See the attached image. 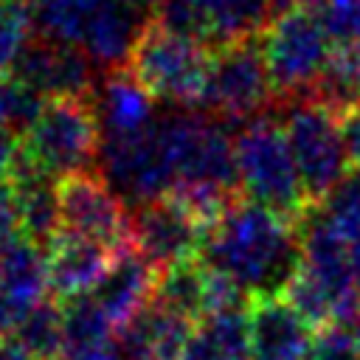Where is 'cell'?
<instances>
[{"mask_svg": "<svg viewBox=\"0 0 360 360\" xmlns=\"http://www.w3.org/2000/svg\"><path fill=\"white\" fill-rule=\"evenodd\" d=\"M101 143L93 98H48L25 132L28 160L53 180L98 172Z\"/></svg>", "mask_w": 360, "mask_h": 360, "instance_id": "cell-5", "label": "cell"}, {"mask_svg": "<svg viewBox=\"0 0 360 360\" xmlns=\"http://www.w3.org/2000/svg\"><path fill=\"white\" fill-rule=\"evenodd\" d=\"M62 231L93 239L112 253L135 248V211L101 172H82L56 183Z\"/></svg>", "mask_w": 360, "mask_h": 360, "instance_id": "cell-9", "label": "cell"}, {"mask_svg": "<svg viewBox=\"0 0 360 360\" xmlns=\"http://www.w3.org/2000/svg\"><path fill=\"white\" fill-rule=\"evenodd\" d=\"M152 298L197 323L202 315H208V270H205V264L200 259H194V262H183V264H174V267L158 273Z\"/></svg>", "mask_w": 360, "mask_h": 360, "instance_id": "cell-22", "label": "cell"}, {"mask_svg": "<svg viewBox=\"0 0 360 360\" xmlns=\"http://www.w3.org/2000/svg\"><path fill=\"white\" fill-rule=\"evenodd\" d=\"M233 149L239 194L298 225L312 202L301 186L281 121L270 115L248 121L236 132Z\"/></svg>", "mask_w": 360, "mask_h": 360, "instance_id": "cell-4", "label": "cell"}, {"mask_svg": "<svg viewBox=\"0 0 360 360\" xmlns=\"http://www.w3.org/2000/svg\"><path fill=\"white\" fill-rule=\"evenodd\" d=\"M42 107H45V98L28 84H22L14 76L0 79V129H11L25 138V132L31 129Z\"/></svg>", "mask_w": 360, "mask_h": 360, "instance_id": "cell-27", "label": "cell"}, {"mask_svg": "<svg viewBox=\"0 0 360 360\" xmlns=\"http://www.w3.org/2000/svg\"><path fill=\"white\" fill-rule=\"evenodd\" d=\"M53 177L39 172L28 155L20 163V169L11 174L8 186L14 194V208H17V225L20 233L34 242L39 250H45L59 233H62V217H59V194H56Z\"/></svg>", "mask_w": 360, "mask_h": 360, "instance_id": "cell-16", "label": "cell"}, {"mask_svg": "<svg viewBox=\"0 0 360 360\" xmlns=\"http://www.w3.org/2000/svg\"><path fill=\"white\" fill-rule=\"evenodd\" d=\"M28 360H62V309L59 301L37 304L6 340Z\"/></svg>", "mask_w": 360, "mask_h": 360, "instance_id": "cell-23", "label": "cell"}, {"mask_svg": "<svg viewBox=\"0 0 360 360\" xmlns=\"http://www.w3.org/2000/svg\"><path fill=\"white\" fill-rule=\"evenodd\" d=\"M205 236L208 228L172 194L135 208V250L158 273L200 259Z\"/></svg>", "mask_w": 360, "mask_h": 360, "instance_id": "cell-11", "label": "cell"}, {"mask_svg": "<svg viewBox=\"0 0 360 360\" xmlns=\"http://www.w3.org/2000/svg\"><path fill=\"white\" fill-rule=\"evenodd\" d=\"M326 0H276V11H292V8H301V11H318Z\"/></svg>", "mask_w": 360, "mask_h": 360, "instance_id": "cell-33", "label": "cell"}, {"mask_svg": "<svg viewBox=\"0 0 360 360\" xmlns=\"http://www.w3.org/2000/svg\"><path fill=\"white\" fill-rule=\"evenodd\" d=\"M14 233H20L17 208H14V194H11V186H8L6 180H0V239L14 236Z\"/></svg>", "mask_w": 360, "mask_h": 360, "instance_id": "cell-32", "label": "cell"}, {"mask_svg": "<svg viewBox=\"0 0 360 360\" xmlns=\"http://www.w3.org/2000/svg\"><path fill=\"white\" fill-rule=\"evenodd\" d=\"M98 172L107 183L138 205L163 200L174 188V163L163 135L160 118L129 138H112L101 143Z\"/></svg>", "mask_w": 360, "mask_h": 360, "instance_id": "cell-10", "label": "cell"}, {"mask_svg": "<svg viewBox=\"0 0 360 360\" xmlns=\"http://www.w3.org/2000/svg\"><path fill=\"white\" fill-rule=\"evenodd\" d=\"M312 96L340 115L360 107V48L335 51Z\"/></svg>", "mask_w": 360, "mask_h": 360, "instance_id": "cell-24", "label": "cell"}, {"mask_svg": "<svg viewBox=\"0 0 360 360\" xmlns=\"http://www.w3.org/2000/svg\"><path fill=\"white\" fill-rule=\"evenodd\" d=\"M0 360H28L20 349H14L11 343H6V340H0Z\"/></svg>", "mask_w": 360, "mask_h": 360, "instance_id": "cell-34", "label": "cell"}, {"mask_svg": "<svg viewBox=\"0 0 360 360\" xmlns=\"http://www.w3.org/2000/svg\"><path fill=\"white\" fill-rule=\"evenodd\" d=\"M177 360H253L248 307H231L202 315Z\"/></svg>", "mask_w": 360, "mask_h": 360, "instance_id": "cell-20", "label": "cell"}, {"mask_svg": "<svg viewBox=\"0 0 360 360\" xmlns=\"http://www.w3.org/2000/svg\"><path fill=\"white\" fill-rule=\"evenodd\" d=\"M31 0H0V79L14 70L22 48L34 37Z\"/></svg>", "mask_w": 360, "mask_h": 360, "instance_id": "cell-26", "label": "cell"}, {"mask_svg": "<svg viewBox=\"0 0 360 360\" xmlns=\"http://www.w3.org/2000/svg\"><path fill=\"white\" fill-rule=\"evenodd\" d=\"M96 115L101 124V138H129L149 129L155 118V98L135 82L129 70H107L93 96Z\"/></svg>", "mask_w": 360, "mask_h": 360, "instance_id": "cell-15", "label": "cell"}, {"mask_svg": "<svg viewBox=\"0 0 360 360\" xmlns=\"http://www.w3.org/2000/svg\"><path fill=\"white\" fill-rule=\"evenodd\" d=\"M304 360H360V321H340L312 332Z\"/></svg>", "mask_w": 360, "mask_h": 360, "instance_id": "cell-28", "label": "cell"}, {"mask_svg": "<svg viewBox=\"0 0 360 360\" xmlns=\"http://www.w3.org/2000/svg\"><path fill=\"white\" fill-rule=\"evenodd\" d=\"M14 79L37 90L45 101L48 98H93L98 90L96 62L73 45L48 39L34 34L31 42L22 48L14 70Z\"/></svg>", "mask_w": 360, "mask_h": 360, "instance_id": "cell-12", "label": "cell"}, {"mask_svg": "<svg viewBox=\"0 0 360 360\" xmlns=\"http://www.w3.org/2000/svg\"><path fill=\"white\" fill-rule=\"evenodd\" d=\"M59 309H62V360L121 357L118 329L90 292L59 301Z\"/></svg>", "mask_w": 360, "mask_h": 360, "instance_id": "cell-19", "label": "cell"}, {"mask_svg": "<svg viewBox=\"0 0 360 360\" xmlns=\"http://www.w3.org/2000/svg\"><path fill=\"white\" fill-rule=\"evenodd\" d=\"M248 329L253 360H304L312 340L307 321L284 295H256L248 301Z\"/></svg>", "mask_w": 360, "mask_h": 360, "instance_id": "cell-14", "label": "cell"}, {"mask_svg": "<svg viewBox=\"0 0 360 360\" xmlns=\"http://www.w3.org/2000/svg\"><path fill=\"white\" fill-rule=\"evenodd\" d=\"M191 6L202 28V42L211 48L259 37L276 11V0H191Z\"/></svg>", "mask_w": 360, "mask_h": 360, "instance_id": "cell-21", "label": "cell"}, {"mask_svg": "<svg viewBox=\"0 0 360 360\" xmlns=\"http://www.w3.org/2000/svg\"><path fill=\"white\" fill-rule=\"evenodd\" d=\"M281 127L301 174V186L312 205H318L349 172L352 160L343 141L340 112L315 96L284 101Z\"/></svg>", "mask_w": 360, "mask_h": 360, "instance_id": "cell-6", "label": "cell"}, {"mask_svg": "<svg viewBox=\"0 0 360 360\" xmlns=\"http://www.w3.org/2000/svg\"><path fill=\"white\" fill-rule=\"evenodd\" d=\"M200 262L248 298L281 295L301 267L298 225L239 194L211 225Z\"/></svg>", "mask_w": 360, "mask_h": 360, "instance_id": "cell-1", "label": "cell"}, {"mask_svg": "<svg viewBox=\"0 0 360 360\" xmlns=\"http://www.w3.org/2000/svg\"><path fill=\"white\" fill-rule=\"evenodd\" d=\"M118 256L121 253H112L110 248H104L93 239L62 231L45 248L48 290L56 295V301L87 295L101 284V278L110 273V267Z\"/></svg>", "mask_w": 360, "mask_h": 360, "instance_id": "cell-13", "label": "cell"}, {"mask_svg": "<svg viewBox=\"0 0 360 360\" xmlns=\"http://www.w3.org/2000/svg\"><path fill=\"white\" fill-rule=\"evenodd\" d=\"M211 45L174 34L149 17L129 51L124 70L155 98L186 112H200L211 70Z\"/></svg>", "mask_w": 360, "mask_h": 360, "instance_id": "cell-3", "label": "cell"}, {"mask_svg": "<svg viewBox=\"0 0 360 360\" xmlns=\"http://www.w3.org/2000/svg\"><path fill=\"white\" fill-rule=\"evenodd\" d=\"M155 284H158V270L132 248L112 262L110 273L101 278V284L90 295L121 332L152 301Z\"/></svg>", "mask_w": 360, "mask_h": 360, "instance_id": "cell-17", "label": "cell"}, {"mask_svg": "<svg viewBox=\"0 0 360 360\" xmlns=\"http://www.w3.org/2000/svg\"><path fill=\"white\" fill-rule=\"evenodd\" d=\"M315 14L335 51L360 48V0H326Z\"/></svg>", "mask_w": 360, "mask_h": 360, "instance_id": "cell-29", "label": "cell"}, {"mask_svg": "<svg viewBox=\"0 0 360 360\" xmlns=\"http://www.w3.org/2000/svg\"><path fill=\"white\" fill-rule=\"evenodd\" d=\"M259 39L276 98L284 104L301 96H312L335 53V45L326 37L318 14L301 8L276 11Z\"/></svg>", "mask_w": 360, "mask_h": 360, "instance_id": "cell-7", "label": "cell"}, {"mask_svg": "<svg viewBox=\"0 0 360 360\" xmlns=\"http://www.w3.org/2000/svg\"><path fill=\"white\" fill-rule=\"evenodd\" d=\"M191 329L194 321L177 315L174 309L152 298L118 332V346L124 357H135V360H177Z\"/></svg>", "mask_w": 360, "mask_h": 360, "instance_id": "cell-18", "label": "cell"}, {"mask_svg": "<svg viewBox=\"0 0 360 360\" xmlns=\"http://www.w3.org/2000/svg\"><path fill=\"white\" fill-rule=\"evenodd\" d=\"M340 124H343V141H346V152H349L352 169H360V107L343 112Z\"/></svg>", "mask_w": 360, "mask_h": 360, "instance_id": "cell-31", "label": "cell"}, {"mask_svg": "<svg viewBox=\"0 0 360 360\" xmlns=\"http://www.w3.org/2000/svg\"><path fill=\"white\" fill-rule=\"evenodd\" d=\"M31 8L42 37L79 48L104 73L127 65L146 22L127 0H31Z\"/></svg>", "mask_w": 360, "mask_h": 360, "instance_id": "cell-2", "label": "cell"}, {"mask_svg": "<svg viewBox=\"0 0 360 360\" xmlns=\"http://www.w3.org/2000/svg\"><path fill=\"white\" fill-rule=\"evenodd\" d=\"M127 3H132L138 11H149V8H158L160 6V0H127Z\"/></svg>", "mask_w": 360, "mask_h": 360, "instance_id": "cell-35", "label": "cell"}, {"mask_svg": "<svg viewBox=\"0 0 360 360\" xmlns=\"http://www.w3.org/2000/svg\"><path fill=\"white\" fill-rule=\"evenodd\" d=\"M315 208L349 245L360 242V169H352Z\"/></svg>", "mask_w": 360, "mask_h": 360, "instance_id": "cell-25", "label": "cell"}, {"mask_svg": "<svg viewBox=\"0 0 360 360\" xmlns=\"http://www.w3.org/2000/svg\"><path fill=\"white\" fill-rule=\"evenodd\" d=\"M118 360H135V357H124V354H121V357H118Z\"/></svg>", "mask_w": 360, "mask_h": 360, "instance_id": "cell-36", "label": "cell"}, {"mask_svg": "<svg viewBox=\"0 0 360 360\" xmlns=\"http://www.w3.org/2000/svg\"><path fill=\"white\" fill-rule=\"evenodd\" d=\"M276 87L262 53V39L248 37L211 51V70L202 96V115L222 124L262 118L276 104Z\"/></svg>", "mask_w": 360, "mask_h": 360, "instance_id": "cell-8", "label": "cell"}, {"mask_svg": "<svg viewBox=\"0 0 360 360\" xmlns=\"http://www.w3.org/2000/svg\"><path fill=\"white\" fill-rule=\"evenodd\" d=\"M22 160H25V138L11 129H0V180L8 183Z\"/></svg>", "mask_w": 360, "mask_h": 360, "instance_id": "cell-30", "label": "cell"}]
</instances>
